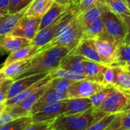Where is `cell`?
Wrapping results in <instances>:
<instances>
[{
    "instance_id": "obj_51",
    "label": "cell",
    "mask_w": 130,
    "mask_h": 130,
    "mask_svg": "<svg viewBox=\"0 0 130 130\" xmlns=\"http://www.w3.org/2000/svg\"><path fill=\"white\" fill-rule=\"evenodd\" d=\"M49 130H54V129H50Z\"/></svg>"
},
{
    "instance_id": "obj_33",
    "label": "cell",
    "mask_w": 130,
    "mask_h": 130,
    "mask_svg": "<svg viewBox=\"0 0 130 130\" xmlns=\"http://www.w3.org/2000/svg\"><path fill=\"white\" fill-rule=\"evenodd\" d=\"M50 73L51 76L53 77V78H54V77H62V78L68 79V80H73V81H77V80L87 79V77L85 76L79 75V74H75L73 72H71L69 70H65V69H62V68H59V67H56V68L53 69Z\"/></svg>"
},
{
    "instance_id": "obj_34",
    "label": "cell",
    "mask_w": 130,
    "mask_h": 130,
    "mask_svg": "<svg viewBox=\"0 0 130 130\" xmlns=\"http://www.w3.org/2000/svg\"><path fill=\"white\" fill-rule=\"evenodd\" d=\"M73 82V80L62 77H54L50 82V88L59 92L67 93L69 87Z\"/></svg>"
},
{
    "instance_id": "obj_25",
    "label": "cell",
    "mask_w": 130,
    "mask_h": 130,
    "mask_svg": "<svg viewBox=\"0 0 130 130\" xmlns=\"http://www.w3.org/2000/svg\"><path fill=\"white\" fill-rule=\"evenodd\" d=\"M34 57L26 60L11 63L7 66H2V67L0 68V72H2L6 78H11L15 80L24 71V70L26 68V67L28 65V64L30 62V61L33 59Z\"/></svg>"
},
{
    "instance_id": "obj_19",
    "label": "cell",
    "mask_w": 130,
    "mask_h": 130,
    "mask_svg": "<svg viewBox=\"0 0 130 130\" xmlns=\"http://www.w3.org/2000/svg\"><path fill=\"white\" fill-rule=\"evenodd\" d=\"M107 67V65L87 59L85 61V77L90 80H93L103 84L104 75Z\"/></svg>"
},
{
    "instance_id": "obj_6",
    "label": "cell",
    "mask_w": 130,
    "mask_h": 130,
    "mask_svg": "<svg viewBox=\"0 0 130 130\" xmlns=\"http://www.w3.org/2000/svg\"><path fill=\"white\" fill-rule=\"evenodd\" d=\"M66 110V100L43 104L31 112L32 123L53 121L63 114Z\"/></svg>"
},
{
    "instance_id": "obj_13",
    "label": "cell",
    "mask_w": 130,
    "mask_h": 130,
    "mask_svg": "<svg viewBox=\"0 0 130 130\" xmlns=\"http://www.w3.org/2000/svg\"><path fill=\"white\" fill-rule=\"evenodd\" d=\"M87 59L82 56L68 53L61 59L57 67L69 70L79 75L85 76V61Z\"/></svg>"
},
{
    "instance_id": "obj_8",
    "label": "cell",
    "mask_w": 130,
    "mask_h": 130,
    "mask_svg": "<svg viewBox=\"0 0 130 130\" xmlns=\"http://www.w3.org/2000/svg\"><path fill=\"white\" fill-rule=\"evenodd\" d=\"M50 81L37 88L30 96H28L18 104L12 107H6V110L13 113L17 117L30 116V113L35 103L50 87Z\"/></svg>"
},
{
    "instance_id": "obj_17",
    "label": "cell",
    "mask_w": 130,
    "mask_h": 130,
    "mask_svg": "<svg viewBox=\"0 0 130 130\" xmlns=\"http://www.w3.org/2000/svg\"><path fill=\"white\" fill-rule=\"evenodd\" d=\"M93 107L90 98H70L66 100V110L63 114L82 113Z\"/></svg>"
},
{
    "instance_id": "obj_32",
    "label": "cell",
    "mask_w": 130,
    "mask_h": 130,
    "mask_svg": "<svg viewBox=\"0 0 130 130\" xmlns=\"http://www.w3.org/2000/svg\"><path fill=\"white\" fill-rule=\"evenodd\" d=\"M130 64V45L121 44L119 47L117 55L112 67L125 66Z\"/></svg>"
},
{
    "instance_id": "obj_16",
    "label": "cell",
    "mask_w": 130,
    "mask_h": 130,
    "mask_svg": "<svg viewBox=\"0 0 130 130\" xmlns=\"http://www.w3.org/2000/svg\"><path fill=\"white\" fill-rule=\"evenodd\" d=\"M31 41L25 38L8 34L0 37V51L12 52L30 44Z\"/></svg>"
},
{
    "instance_id": "obj_36",
    "label": "cell",
    "mask_w": 130,
    "mask_h": 130,
    "mask_svg": "<svg viewBox=\"0 0 130 130\" xmlns=\"http://www.w3.org/2000/svg\"><path fill=\"white\" fill-rule=\"evenodd\" d=\"M14 80V79L5 78L2 82L0 83V105L5 103L7 101L8 91Z\"/></svg>"
},
{
    "instance_id": "obj_10",
    "label": "cell",
    "mask_w": 130,
    "mask_h": 130,
    "mask_svg": "<svg viewBox=\"0 0 130 130\" xmlns=\"http://www.w3.org/2000/svg\"><path fill=\"white\" fill-rule=\"evenodd\" d=\"M41 18L24 15L10 34L32 41L39 31Z\"/></svg>"
},
{
    "instance_id": "obj_40",
    "label": "cell",
    "mask_w": 130,
    "mask_h": 130,
    "mask_svg": "<svg viewBox=\"0 0 130 130\" xmlns=\"http://www.w3.org/2000/svg\"><path fill=\"white\" fill-rule=\"evenodd\" d=\"M18 118L13 113H11L9 110H7L6 108L5 110V111H3L1 114H0V126H3L4 124L16 119Z\"/></svg>"
},
{
    "instance_id": "obj_38",
    "label": "cell",
    "mask_w": 130,
    "mask_h": 130,
    "mask_svg": "<svg viewBox=\"0 0 130 130\" xmlns=\"http://www.w3.org/2000/svg\"><path fill=\"white\" fill-rule=\"evenodd\" d=\"M116 81V70L115 67L107 66L104 75V85H112L113 86Z\"/></svg>"
},
{
    "instance_id": "obj_50",
    "label": "cell",
    "mask_w": 130,
    "mask_h": 130,
    "mask_svg": "<svg viewBox=\"0 0 130 130\" xmlns=\"http://www.w3.org/2000/svg\"><path fill=\"white\" fill-rule=\"evenodd\" d=\"M126 2H127V4H128V5H129L130 8V0H126Z\"/></svg>"
},
{
    "instance_id": "obj_21",
    "label": "cell",
    "mask_w": 130,
    "mask_h": 130,
    "mask_svg": "<svg viewBox=\"0 0 130 130\" xmlns=\"http://www.w3.org/2000/svg\"><path fill=\"white\" fill-rule=\"evenodd\" d=\"M53 79V77L51 76L50 73H49L45 77H43V79H41L40 80L37 81V83H35L34 84H33L32 86L29 87L28 88H27L26 90H23L22 92H21L19 94L16 95L15 97L8 99L6 102H5V105L6 107H12L14 105L18 104L19 103H21V101H23L24 99H26L28 96H30L34 91H35L37 88H39L40 87L44 85L45 84L48 83L49 81H50Z\"/></svg>"
},
{
    "instance_id": "obj_9",
    "label": "cell",
    "mask_w": 130,
    "mask_h": 130,
    "mask_svg": "<svg viewBox=\"0 0 130 130\" xmlns=\"http://www.w3.org/2000/svg\"><path fill=\"white\" fill-rule=\"evenodd\" d=\"M129 103V95L116 90L96 109L105 114L117 113L123 110Z\"/></svg>"
},
{
    "instance_id": "obj_29",
    "label": "cell",
    "mask_w": 130,
    "mask_h": 130,
    "mask_svg": "<svg viewBox=\"0 0 130 130\" xmlns=\"http://www.w3.org/2000/svg\"><path fill=\"white\" fill-rule=\"evenodd\" d=\"M104 23L101 18H98L89 24L84 30L82 39L96 40L104 34Z\"/></svg>"
},
{
    "instance_id": "obj_12",
    "label": "cell",
    "mask_w": 130,
    "mask_h": 130,
    "mask_svg": "<svg viewBox=\"0 0 130 130\" xmlns=\"http://www.w3.org/2000/svg\"><path fill=\"white\" fill-rule=\"evenodd\" d=\"M69 54H77L85 57L89 61L98 62L104 64L102 59L101 58L99 54L95 47L94 40L91 39H82L78 44L71 51Z\"/></svg>"
},
{
    "instance_id": "obj_4",
    "label": "cell",
    "mask_w": 130,
    "mask_h": 130,
    "mask_svg": "<svg viewBox=\"0 0 130 130\" xmlns=\"http://www.w3.org/2000/svg\"><path fill=\"white\" fill-rule=\"evenodd\" d=\"M104 34L100 38H106L118 44H123L126 34L125 22L110 11L105 5L102 15Z\"/></svg>"
},
{
    "instance_id": "obj_49",
    "label": "cell",
    "mask_w": 130,
    "mask_h": 130,
    "mask_svg": "<svg viewBox=\"0 0 130 130\" xmlns=\"http://www.w3.org/2000/svg\"><path fill=\"white\" fill-rule=\"evenodd\" d=\"M6 17H7V16H5V17H2V18H0V25H2V23L3 22V21L6 18Z\"/></svg>"
},
{
    "instance_id": "obj_11",
    "label": "cell",
    "mask_w": 130,
    "mask_h": 130,
    "mask_svg": "<svg viewBox=\"0 0 130 130\" xmlns=\"http://www.w3.org/2000/svg\"><path fill=\"white\" fill-rule=\"evenodd\" d=\"M95 47L104 65L111 66L117 57L120 45L106 38H98L94 40Z\"/></svg>"
},
{
    "instance_id": "obj_45",
    "label": "cell",
    "mask_w": 130,
    "mask_h": 130,
    "mask_svg": "<svg viewBox=\"0 0 130 130\" xmlns=\"http://www.w3.org/2000/svg\"><path fill=\"white\" fill-rule=\"evenodd\" d=\"M8 15H10V14H9V12H8V10H2V9H0V18L8 16Z\"/></svg>"
},
{
    "instance_id": "obj_23",
    "label": "cell",
    "mask_w": 130,
    "mask_h": 130,
    "mask_svg": "<svg viewBox=\"0 0 130 130\" xmlns=\"http://www.w3.org/2000/svg\"><path fill=\"white\" fill-rule=\"evenodd\" d=\"M116 81L114 88L130 96V73L123 66L115 67Z\"/></svg>"
},
{
    "instance_id": "obj_7",
    "label": "cell",
    "mask_w": 130,
    "mask_h": 130,
    "mask_svg": "<svg viewBox=\"0 0 130 130\" xmlns=\"http://www.w3.org/2000/svg\"><path fill=\"white\" fill-rule=\"evenodd\" d=\"M105 86L102 84L84 79L74 81L68 89L67 94L70 98H90L91 96L102 90Z\"/></svg>"
},
{
    "instance_id": "obj_48",
    "label": "cell",
    "mask_w": 130,
    "mask_h": 130,
    "mask_svg": "<svg viewBox=\"0 0 130 130\" xmlns=\"http://www.w3.org/2000/svg\"><path fill=\"white\" fill-rule=\"evenodd\" d=\"M125 69H126L130 73V64H127V65H125V66H123Z\"/></svg>"
},
{
    "instance_id": "obj_35",
    "label": "cell",
    "mask_w": 130,
    "mask_h": 130,
    "mask_svg": "<svg viewBox=\"0 0 130 130\" xmlns=\"http://www.w3.org/2000/svg\"><path fill=\"white\" fill-rule=\"evenodd\" d=\"M116 114L117 113L107 114L101 120L93 123L91 126H90L87 129L85 130H104L110 125V123L113 121Z\"/></svg>"
},
{
    "instance_id": "obj_44",
    "label": "cell",
    "mask_w": 130,
    "mask_h": 130,
    "mask_svg": "<svg viewBox=\"0 0 130 130\" xmlns=\"http://www.w3.org/2000/svg\"><path fill=\"white\" fill-rule=\"evenodd\" d=\"M53 1L61 5H70V0H53Z\"/></svg>"
},
{
    "instance_id": "obj_37",
    "label": "cell",
    "mask_w": 130,
    "mask_h": 130,
    "mask_svg": "<svg viewBox=\"0 0 130 130\" xmlns=\"http://www.w3.org/2000/svg\"><path fill=\"white\" fill-rule=\"evenodd\" d=\"M33 0H10L8 12L9 14L15 13L27 7Z\"/></svg>"
},
{
    "instance_id": "obj_2",
    "label": "cell",
    "mask_w": 130,
    "mask_h": 130,
    "mask_svg": "<svg viewBox=\"0 0 130 130\" xmlns=\"http://www.w3.org/2000/svg\"><path fill=\"white\" fill-rule=\"evenodd\" d=\"M84 30L85 27L79 15H75L60 26L53 39L43 46L41 50L61 46L68 48L71 51L82 39Z\"/></svg>"
},
{
    "instance_id": "obj_41",
    "label": "cell",
    "mask_w": 130,
    "mask_h": 130,
    "mask_svg": "<svg viewBox=\"0 0 130 130\" xmlns=\"http://www.w3.org/2000/svg\"><path fill=\"white\" fill-rule=\"evenodd\" d=\"M123 21L125 22L126 28V34L124 38L123 44V45H130V15L126 17L123 20Z\"/></svg>"
},
{
    "instance_id": "obj_22",
    "label": "cell",
    "mask_w": 130,
    "mask_h": 130,
    "mask_svg": "<svg viewBox=\"0 0 130 130\" xmlns=\"http://www.w3.org/2000/svg\"><path fill=\"white\" fill-rule=\"evenodd\" d=\"M104 130H130V103L123 110L116 114Z\"/></svg>"
},
{
    "instance_id": "obj_3",
    "label": "cell",
    "mask_w": 130,
    "mask_h": 130,
    "mask_svg": "<svg viewBox=\"0 0 130 130\" xmlns=\"http://www.w3.org/2000/svg\"><path fill=\"white\" fill-rule=\"evenodd\" d=\"M106 115L92 107L82 113L60 115L54 120L50 129L54 130H85Z\"/></svg>"
},
{
    "instance_id": "obj_14",
    "label": "cell",
    "mask_w": 130,
    "mask_h": 130,
    "mask_svg": "<svg viewBox=\"0 0 130 130\" xmlns=\"http://www.w3.org/2000/svg\"><path fill=\"white\" fill-rule=\"evenodd\" d=\"M49 73L33 74V75L23 77L21 78H18V79L14 80L10 87V89L8 91V100L15 97L18 94H19L23 90H26L29 87L32 86L33 84H34L37 81H39L41 79H43V77H45Z\"/></svg>"
},
{
    "instance_id": "obj_5",
    "label": "cell",
    "mask_w": 130,
    "mask_h": 130,
    "mask_svg": "<svg viewBox=\"0 0 130 130\" xmlns=\"http://www.w3.org/2000/svg\"><path fill=\"white\" fill-rule=\"evenodd\" d=\"M75 15L76 14L70 6V8L67 11L63 12L54 21H53L51 24L43 28V29L40 30L37 33L34 38L31 41L30 44L38 46L40 48H42L43 46L46 45L53 39L60 26Z\"/></svg>"
},
{
    "instance_id": "obj_46",
    "label": "cell",
    "mask_w": 130,
    "mask_h": 130,
    "mask_svg": "<svg viewBox=\"0 0 130 130\" xmlns=\"http://www.w3.org/2000/svg\"><path fill=\"white\" fill-rule=\"evenodd\" d=\"M5 108H6L5 103H3V104H1V105H0V114H1L3 111H5Z\"/></svg>"
},
{
    "instance_id": "obj_31",
    "label": "cell",
    "mask_w": 130,
    "mask_h": 130,
    "mask_svg": "<svg viewBox=\"0 0 130 130\" xmlns=\"http://www.w3.org/2000/svg\"><path fill=\"white\" fill-rule=\"evenodd\" d=\"M115 90H116V89L114 88L113 86L107 85L102 90H101L100 91H98V93H96L95 94L91 96L90 97V99L92 102L93 107L94 108H98Z\"/></svg>"
},
{
    "instance_id": "obj_27",
    "label": "cell",
    "mask_w": 130,
    "mask_h": 130,
    "mask_svg": "<svg viewBox=\"0 0 130 130\" xmlns=\"http://www.w3.org/2000/svg\"><path fill=\"white\" fill-rule=\"evenodd\" d=\"M67 99H69L67 93L59 92V91H56V90L49 87L48 90L44 93V94L35 103V105L33 107L32 111H34V110H36L37 108H38L39 107H40L43 104L55 103V102H58V101H62V100H66Z\"/></svg>"
},
{
    "instance_id": "obj_20",
    "label": "cell",
    "mask_w": 130,
    "mask_h": 130,
    "mask_svg": "<svg viewBox=\"0 0 130 130\" xmlns=\"http://www.w3.org/2000/svg\"><path fill=\"white\" fill-rule=\"evenodd\" d=\"M69 8H70V5H61L53 2L51 7L42 16L39 31L49 25L53 21H54L59 16H60L66 11H67Z\"/></svg>"
},
{
    "instance_id": "obj_18",
    "label": "cell",
    "mask_w": 130,
    "mask_h": 130,
    "mask_svg": "<svg viewBox=\"0 0 130 130\" xmlns=\"http://www.w3.org/2000/svg\"><path fill=\"white\" fill-rule=\"evenodd\" d=\"M104 8V5L102 1L96 0L79 15L85 28L97 18L102 17Z\"/></svg>"
},
{
    "instance_id": "obj_47",
    "label": "cell",
    "mask_w": 130,
    "mask_h": 130,
    "mask_svg": "<svg viewBox=\"0 0 130 130\" xmlns=\"http://www.w3.org/2000/svg\"><path fill=\"white\" fill-rule=\"evenodd\" d=\"M5 78H6V77L4 76V74H3L2 72H0V83H1V82H2Z\"/></svg>"
},
{
    "instance_id": "obj_15",
    "label": "cell",
    "mask_w": 130,
    "mask_h": 130,
    "mask_svg": "<svg viewBox=\"0 0 130 130\" xmlns=\"http://www.w3.org/2000/svg\"><path fill=\"white\" fill-rule=\"evenodd\" d=\"M41 50V48L32 44H29L24 47H22L16 51H14L9 54L6 60L5 61L3 66H7L11 63L26 60L34 57Z\"/></svg>"
},
{
    "instance_id": "obj_43",
    "label": "cell",
    "mask_w": 130,
    "mask_h": 130,
    "mask_svg": "<svg viewBox=\"0 0 130 130\" xmlns=\"http://www.w3.org/2000/svg\"><path fill=\"white\" fill-rule=\"evenodd\" d=\"M80 1L81 0H70V6L72 8V10H75L77 8Z\"/></svg>"
},
{
    "instance_id": "obj_39",
    "label": "cell",
    "mask_w": 130,
    "mask_h": 130,
    "mask_svg": "<svg viewBox=\"0 0 130 130\" xmlns=\"http://www.w3.org/2000/svg\"><path fill=\"white\" fill-rule=\"evenodd\" d=\"M53 121H47V122H41V123H31L22 130H49L50 129V126Z\"/></svg>"
},
{
    "instance_id": "obj_26",
    "label": "cell",
    "mask_w": 130,
    "mask_h": 130,
    "mask_svg": "<svg viewBox=\"0 0 130 130\" xmlns=\"http://www.w3.org/2000/svg\"><path fill=\"white\" fill-rule=\"evenodd\" d=\"M27 7H26L15 13L10 14L9 15H8L6 17V18L3 21V22L0 25V37L4 36L8 34H10L12 31V30L14 28V27L18 23V21L25 15Z\"/></svg>"
},
{
    "instance_id": "obj_30",
    "label": "cell",
    "mask_w": 130,
    "mask_h": 130,
    "mask_svg": "<svg viewBox=\"0 0 130 130\" xmlns=\"http://www.w3.org/2000/svg\"><path fill=\"white\" fill-rule=\"evenodd\" d=\"M31 123L32 120L30 116H21L0 126V130H22Z\"/></svg>"
},
{
    "instance_id": "obj_24",
    "label": "cell",
    "mask_w": 130,
    "mask_h": 130,
    "mask_svg": "<svg viewBox=\"0 0 130 130\" xmlns=\"http://www.w3.org/2000/svg\"><path fill=\"white\" fill-rule=\"evenodd\" d=\"M104 5L123 21L130 15V8L126 0H101Z\"/></svg>"
},
{
    "instance_id": "obj_1",
    "label": "cell",
    "mask_w": 130,
    "mask_h": 130,
    "mask_svg": "<svg viewBox=\"0 0 130 130\" xmlns=\"http://www.w3.org/2000/svg\"><path fill=\"white\" fill-rule=\"evenodd\" d=\"M69 51L68 48L61 46L40 50L16 79L33 74L50 73L59 66L61 59Z\"/></svg>"
},
{
    "instance_id": "obj_42",
    "label": "cell",
    "mask_w": 130,
    "mask_h": 130,
    "mask_svg": "<svg viewBox=\"0 0 130 130\" xmlns=\"http://www.w3.org/2000/svg\"><path fill=\"white\" fill-rule=\"evenodd\" d=\"M9 3L10 0H0V9L8 11Z\"/></svg>"
},
{
    "instance_id": "obj_28",
    "label": "cell",
    "mask_w": 130,
    "mask_h": 130,
    "mask_svg": "<svg viewBox=\"0 0 130 130\" xmlns=\"http://www.w3.org/2000/svg\"><path fill=\"white\" fill-rule=\"evenodd\" d=\"M53 0H33L27 7L25 15L42 17L51 7Z\"/></svg>"
}]
</instances>
